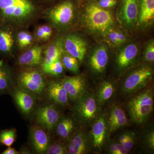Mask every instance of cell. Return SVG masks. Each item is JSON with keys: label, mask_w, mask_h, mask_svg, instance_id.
Wrapping results in <instances>:
<instances>
[{"label": "cell", "mask_w": 154, "mask_h": 154, "mask_svg": "<svg viewBox=\"0 0 154 154\" xmlns=\"http://www.w3.org/2000/svg\"><path fill=\"white\" fill-rule=\"evenodd\" d=\"M77 129L75 119L69 116H62L54 130L62 140L68 142Z\"/></svg>", "instance_id": "obj_21"}, {"label": "cell", "mask_w": 154, "mask_h": 154, "mask_svg": "<svg viewBox=\"0 0 154 154\" xmlns=\"http://www.w3.org/2000/svg\"><path fill=\"white\" fill-rule=\"evenodd\" d=\"M115 91V86L109 81L102 82L99 86L96 95V100L101 106L111 99Z\"/></svg>", "instance_id": "obj_24"}, {"label": "cell", "mask_w": 154, "mask_h": 154, "mask_svg": "<svg viewBox=\"0 0 154 154\" xmlns=\"http://www.w3.org/2000/svg\"><path fill=\"white\" fill-rule=\"evenodd\" d=\"M153 70L147 64L137 66L130 70L122 80L120 89L122 94L131 96L142 90L152 80Z\"/></svg>", "instance_id": "obj_4"}, {"label": "cell", "mask_w": 154, "mask_h": 154, "mask_svg": "<svg viewBox=\"0 0 154 154\" xmlns=\"http://www.w3.org/2000/svg\"><path fill=\"white\" fill-rule=\"evenodd\" d=\"M136 136L134 133L127 131L126 140L122 145L128 152L131 150L135 143Z\"/></svg>", "instance_id": "obj_36"}, {"label": "cell", "mask_w": 154, "mask_h": 154, "mask_svg": "<svg viewBox=\"0 0 154 154\" xmlns=\"http://www.w3.org/2000/svg\"><path fill=\"white\" fill-rule=\"evenodd\" d=\"M63 52L61 56L60 60L64 68L72 72H78L79 71V61L67 53H63Z\"/></svg>", "instance_id": "obj_28"}, {"label": "cell", "mask_w": 154, "mask_h": 154, "mask_svg": "<svg viewBox=\"0 0 154 154\" xmlns=\"http://www.w3.org/2000/svg\"><path fill=\"white\" fill-rule=\"evenodd\" d=\"M137 92L129 99L127 109L131 120L137 124L145 123L151 114L154 106V96L151 88Z\"/></svg>", "instance_id": "obj_3"}, {"label": "cell", "mask_w": 154, "mask_h": 154, "mask_svg": "<svg viewBox=\"0 0 154 154\" xmlns=\"http://www.w3.org/2000/svg\"><path fill=\"white\" fill-rule=\"evenodd\" d=\"M61 82L72 102H76L87 89L85 80L82 76L66 77Z\"/></svg>", "instance_id": "obj_16"}, {"label": "cell", "mask_w": 154, "mask_h": 154, "mask_svg": "<svg viewBox=\"0 0 154 154\" xmlns=\"http://www.w3.org/2000/svg\"><path fill=\"white\" fill-rule=\"evenodd\" d=\"M36 10L34 0H0V22H23L32 17Z\"/></svg>", "instance_id": "obj_2"}, {"label": "cell", "mask_w": 154, "mask_h": 154, "mask_svg": "<svg viewBox=\"0 0 154 154\" xmlns=\"http://www.w3.org/2000/svg\"><path fill=\"white\" fill-rule=\"evenodd\" d=\"M61 117L59 110L53 104L42 105L37 108L35 113L37 125L48 131L54 129Z\"/></svg>", "instance_id": "obj_9"}, {"label": "cell", "mask_w": 154, "mask_h": 154, "mask_svg": "<svg viewBox=\"0 0 154 154\" xmlns=\"http://www.w3.org/2000/svg\"><path fill=\"white\" fill-rule=\"evenodd\" d=\"M14 38L11 31L0 22V53L8 54L12 50Z\"/></svg>", "instance_id": "obj_23"}, {"label": "cell", "mask_w": 154, "mask_h": 154, "mask_svg": "<svg viewBox=\"0 0 154 154\" xmlns=\"http://www.w3.org/2000/svg\"><path fill=\"white\" fill-rule=\"evenodd\" d=\"M91 136L92 146L95 150H101L107 135V118L105 113L99 114L92 125Z\"/></svg>", "instance_id": "obj_11"}, {"label": "cell", "mask_w": 154, "mask_h": 154, "mask_svg": "<svg viewBox=\"0 0 154 154\" xmlns=\"http://www.w3.org/2000/svg\"><path fill=\"white\" fill-rule=\"evenodd\" d=\"M19 154H30L32 152L30 149L26 147H22L19 151Z\"/></svg>", "instance_id": "obj_41"}, {"label": "cell", "mask_w": 154, "mask_h": 154, "mask_svg": "<svg viewBox=\"0 0 154 154\" xmlns=\"http://www.w3.org/2000/svg\"><path fill=\"white\" fill-rule=\"evenodd\" d=\"M143 59L147 63H153L154 61V42L150 40L147 43L143 53Z\"/></svg>", "instance_id": "obj_34"}, {"label": "cell", "mask_w": 154, "mask_h": 154, "mask_svg": "<svg viewBox=\"0 0 154 154\" xmlns=\"http://www.w3.org/2000/svg\"><path fill=\"white\" fill-rule=\"evenodd\" d=\"M17 130L15 128L3 130L0 131V145L11 147L16 141Z\"/></svg>", "instance_id": "obj_27"}, {"label": "cell", "mask_w": 154, "mask_h": 154, "mask_svg": "<svg viewBox=\"0 0 154 154\" xmlns=\"http://www.w3.org/2000/svg\"><path fill=\"white\" fill-rule=\"evenodd\" d=\"M45 154H67L66 145L60 142L55 141L51 142V141Z\"/></svg>", "instance_id": "obj_32"}, {"label": "cell", "mask_w": 154, "mask_h": 154, "mask_svg": "<svg viewBox=\"0 0 154 154\" xmlns=\"http://www.w3.org/2000/svg\"><path fill=\"white\" fill-rule=\"evenodd\" d=\"M64 47L68 54L76 58L79 61L82 62L85 57L88 45L80 36L75 34H69L64 39Z\"/></svg>", "instance_id": "obj_14"}, {"label": "cell", "mask_w": 154, "mask_h": 154, "mask_svg": "<svg viewBox=\"0 0 154 154\" xmlns=\"http://www.w3.org/2000/svg\"><path fill=\"white\" fill-rule=\"evenodd\" d=\"M116 38L118 41L119 45H121L123 44L127 41V38L124 33L120 30H116Z\"/></svg>", "instance_id": "obj_39"}, {"label": "cell", "mask_w": 154, "mask_h": 154, "mask_svg": "<svg viewBox=\"0 0 154 154\" xmlns=\"http://www.w3.org/2000/svg\"><path fill=\"white\" fill-rule=\"evenodd\" d=\"M42 68L45 73L55 76L62 74L64 69L60 59L49 64L42 65Z\"/></svg>", "instance_id": "obj_30"}, {"label": "cell", "mask_w": 154, "mask_h": 154, "mask_svg": "<svg viewBox=\"0 0 154 154\" xmlns=\"http://www.w3.org/2000/svg\"><path fill=\"white\" fill-rule=\"evenodd\" d=\"M2 154H19V151L14 148L8 147V148L2 152Z\"/></svg>", "instance_id": "obj_40"}, {"label": "cell", "mask_w": 154, "mask_h": 154, "mask_svg": "<svg viewBox=\"0 0 154 154\" xmlns=\"http://www.w3.org/2000/svg\"><path fill=\"white\" fill-rule=\"evenodd\" d=\"M17 41L19 47L21 48L27 47L32 43V35L26 31H21L17 35Z\"/></svg>", "instance_id": "obj_33"}, {"label": "cell", "mask_w": 154, "mask_h": 154, "mask_svg": "<svg viewBox=\"0 0 154 154\" xmlns=\"http://www.w3.org/2000/svg\"><path fill=\"white\" fill-rule=\"evenodd\" d=\"M103 35L112 45L114 46L119 45L116 38V30L113 29V27L108 29Z\"/></svg>", "instance_id": "obj_37"}, {"label": "cell", "mask_w": 154, "mask_h": 154, "mask_svg": "<svg viewBox=\"0 0 154 154\" xmlns=\"http://www.w3.org/2000/svg\"><path fill=\"white\" fill-rule=\"evenodd\" d=\"M41 60V48L35 46L20 56L19 59V63L24 66H34L40 64Z\"/></svg>", "instance_id": "obj_22"}, {"label": "cell", "mask_w": 154, "mask_h": 154, "mask_svg": "<svg viewBox=\"0 0 154 154\" xmlns=\"http://www.w3.org/2000/svg\"><path fill=\"white\" fill-rule=\"evenodd\" d=\"M139 0H122L117 11V19L125 29L133 28L137 22L139 11Z\"/></svg>", "instance_id": "obj_8"}, {"label": "cell", "mask_w": 154, "mask_h": 154, "mask_svg": "<svg viewBox=\"0 0 154 154\" xmlns=\"http://www.w3.org/2000/svg\"><path fill=\"white\" fill-rule=\"evenodd\" d=\"M60 44H53L48 48L45 53L44 61L42 65L49 64L60 59L63 51Z\"/></svg>", "instance_id": "obj_26"}, {"label": "cell", "mask_w": 154, "mask_h": 154, "mask_svg": "<svg viewBox=\"0 0 154 154\" xmlns=\"http://www.w3.org/2000/svg\"><path fill=\"white\" fill-rule=\"evenodd\" d=\"M107 118V134H111L116 130L125 126L128 122L127 117L124 110L117 105L112 106Z\"/></svg>", "instance_id": "obj_19"}, {"label": "cell", "mask_w": 154, "mask_h": 154, "mask_svg": "<svg viewBox=\"0 0 154 154\" xmlns=\"http://www.w3.org/2000/svg\"><path fill=\"white\" fill-rule=\"evenodd\" d=\"M141 134L142 143L148 151L152 152L154 150V131L152 127L145 128Z\"/></svg>", "instance_id": "obj_29"}, {"label": "cell", "mask_w": 154, "mask_h": 154, "mask_svg": "<svg viewBox=\"0 0 154 154\" xmlns=\"http://www.w3.org/2000/svg\"><path fill=\"white\" fill-rule=\"evenodd\" d=\"M82 19L88 30L94 34L103 35L114 24L111 12L93 2L88 3L85 6Z\"/></svg>", "instance_id": "obj_1"}, {"label": "cell", "mask_w": 154, "mask_h": 154, "mask_svg": "<svg viewBox=\"0 0 154 154\" xmlns=\"http://www.w3.org/2000/svg\"><path fill=\"white\" fill-rule=\"evenodd\" d=\"M13 86V82L10 70L3 60H0V95L10 91Z\"/></svg>", "instance_id": "obj_25"}, {"label": "cell", "mask_w": 154, "mask_h": 154, "mask_svg": "<svg viewBox=\"0 0 154 154\" xmlns=\"http://www.w3.org/2000/svg\"><path fill=\"white\" fill-rule=\"evenodd\" d=\"M53 31L51 28L47 25H42L37 28L36 36L38 39L46 40L52 36Z\"/></svg>", "instance_id": "obj_35"}, {"label": "cell", "mask_w": 154, "mask_h": 154, "mask_svg": "<svg viewBox=\"0 0 154 154\" xmlns=\"http://www.w3.org/2000/svg\"><path fill=\"white\" fill-rule=\"evenodd\" d=\"M154 19V0H140L137 25L146 28L152 24Z\"/></svg>", "instance_id": "obj_20"}, {"label": "cell", "mask_w": 154, "mask_h": 154, "mask_svg": "<svg viewBox=\"0 0 154 154\" xmlns=\"http://www.w3.org/2000/svg\"><path fill=\"white\" fill-rule=\"evenodd\" d=\"M106 150L107 152L110 154H126L128 152L119 142L112 140H110L108 142L106 146Z\"/></svg>", "instance_id": "obj_31"}, {"label": "cell", "mask_w": 154, "mask_h": 154, "mask_svg": "<svg viewBox=\"0 0 154 154\" xmlns=\"http://www.w3.org/2000/svg\"><path fill=\"white\" fill-rule=\"evenodd\" d=\"M11 94L22 113L28 115L33 111L36 103L35 94L19 86L12 90Z\"/></svg>", "instance_id": "obj_13"}, {"label": "cell", "mask_w": 154, "mask_h": 154, "mask_svg": "<svg viewBox=\"0 0 154 154\" xmlns=\"http://www.w3.org/2000/svg\"><path fill=\"white\" fill-rule=\"evenodd\" d=\"M46 96L53 104L65 107L68 105V95L61 81H52L46 86Z\"/></svg>", "instance_id": "obj_18"}, {"label": "cell", "mask_w": 154, "mask_h": 154, "mask_svg": "<svg viewBox=\"0 0 154 154\" xmlns=\"http://www.w3.org/2000/svg\"><path fill=\"white\" fill-rule=\"evenodd\" d=\"M18 86L24 88L36 95H41L45 91L46 83L40 72L28 70L20 73L17 78Z\"/></svg>", "instance_id": "obj_6"}, {"label": "cell", "mask_w": 154, "mask_h": 154, "mask_svg": "<svg viewBox=\"0 0 154 154\" xmlns=\"http://www.w3.org/2000/svg\"><path fill=\"white\" fill-rule=\"evenodd\" d=\"M96 4L104 9L113 8L117 4L116 0H99Z\"/></svg>", "instance_id": "obj_38"}, {"label": "cell", "mask_w": 154, "mask_h": 154, "mask_svg": "<svg viewBox=\"0 0 154 154\" xmlns=\"http://www.w3.org/2000/svg\"><path fill=\"white\" fill-rule=\"evenodd\" d=\"M92 146L91 136L84 131L77 129L66 145L67 154H83L90 151Z\"/></svg>", "instance_id": "obj_12"}, {"label": "cell", "mask_w": 154, "mask_h": 154, "mask_svg": "<svg viewBox=\"0 0 154 154\" xmlns=\"http://www.w3.org/2000/svg\"><path fill=\"white\" fill-rule=\"evenodd\" d=\"M139 54V48L135 43L125 45L119 50L116 54V68L122 73L126 72L135 63Z\"/></svg>", "instance_id": "obj_10"}, {"label": "cell", "mask_w": 154, "mask_h": 154, "mask_svg": "<svg viewBox=\"0 0 154 154\" xmlns=\"http://www.w3.org/2000/svg\"><path fill=\"white\" fill-rule=\"evenodd\" d=\"M47 1H51V0H47Z\"/></svg>", "instance_id": "obj_42"}, {"label": "cell", "mask_w": 154, "mask_h": 154, "mask_svg": "<svg viewBox=\"0 0 154 154\" xmlns=\"http://www.w3.org/2000/svg\"><path fill=\"white\" fill-rule=\"evenodd\" d=\"M109 60L108 50L104 45L96 47L89 59V65L92 72L99 74L103 72L107 67Z\"/></svg>", "instance_id": "obj_17"}, {"label": "cell", "mask_w": 154, "mask_h": 154, "mask_svg": "<svg viewBox=\"0 0 154 154\" xmlns=\"http://www.w3.org/2000/svg\"><path fill=\"white\" fill-rule=\"evenodd\" d=\"M46 131L38 125H33L30 128V142L33 150L37 153L45 154L51 141Z\"/></svg>", "instance_id": "obj_15"}, {"label": "cell", "mask_w": 154, "mask_h": 154, "mask_svg": "<svg viewBox=\"0 0 154 154\" xmlns=\"http://www.w3.org/2000/svg\"><path fill=\"white\" fill-rule=\"evenodd\" d=\"M48 14L50 19L55 25L66 26L74 19L75 6L72 0H65L53 7Z\"/></svg>", "instance_id": "obj_7"}, {"label": "cell", "mask_w": 154, "mask_h": 154, "mask_svg": "<svg viewBox=\"0 0 154 154\" xmlns=\"http://www.w3.org/2000/svg\"><path fill=\"white\" fill-rule=\"evenodd\" d=\"M75 103L73 111L76 121L84 126H91L100 114L96 95L86 89Z\"/></svg>", "instance_id": "obj_5"}]
</instances>
